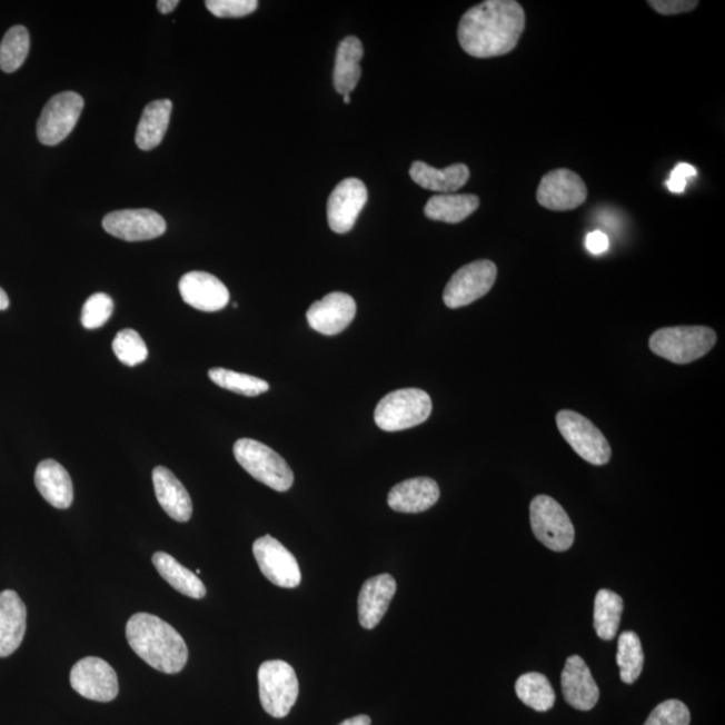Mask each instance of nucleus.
Masks as SVG:
<instances>
[{"mask_svg":"<svg viewBox=\"0 0 725 725\" xmlns=\"http://www.w3.org/2000/svg\"><path fill=\"white\" fill-rule=\"evenodd\" d=\"M526 12L516 0H487L466 11L458 24V42L475 58L500 57L519 43Z\"/></svg>","mask_w":725,"mask_h":725,"instance_id":"nucleus-1","label":"nucleus"},{"mask_svg":"<svg viewBox=\"0 0 725 725\" xmlns=\"http://www.w3.org/2000/svg\"><path fill=\"white\" fill-rule=\"evenodd\" d=\"M129 646L153 669L175 675L185 668L189 649L183 637L157 615L138 613L126 629Z\"/></svg>","mask_w":725,"mask_h":725,"instance_id":"nucleus-2","label":"nucleus"},{"mask_svg":"<svg viewBox=\"0 0 725 725\" xmlns=\"http://www.w3.org/2000/svg\"><path fill=\"white\" fill-rule=\"evenodd\" d=\"M717 335L708 327H671L650 336L652 352L676 365L703 358L715 347Z\"/></svg>","mask_w":725,"mask_h":725,"instance_id":"nucleus-3","label":"nucleus"},{"mask_svg":"<svg viewBox=\"0 0 725 725\" xmlns=\"http://www.w3.org/2000/svg\"><path fill=\"white\" fill-rule=\"evenodd\" d=\"M235 457L251 477L277 491L292 488L295 475L285 459L269 446L256 439H238Z\"/></svg>","mask_w":725,"mask_h":725,"instance_id":"nucleus-4","label":"nucleus"},{"mask_svg":"<svg viewBox=\"0 0 725 725\" xmlns=\"http://www.w3.org/2000/svg\"><path fill=\"white\" fill-rule=\"evenodd\" d=\"M433 411L430 395L419 388L387 394L375 410V423L385 431H400L426 423Z\"/></svg>","mask_w":725,"mask_h":725,"instance_id":"nucleus-5","label":"nucleus"},{"mask_svg":"<svg viewBox=\"0 0 725 725\" xmlns=\"http://www.w3.org/2000/svg\"><path fill=\"white\" fill-rule=\"evenodd\" d=\"M258 689L265 712L276 718L289 715L300 694L299 678L292 665L271 659L258 669Z\"/></svg>","mask_w":725,"mask_h":725,"instance_id":"nucleus-6","label":"nucleus"},{"mask_svg":"<svg viewBox=\"0 0 725 725\" xmlns=\"http://www.w3.org/2000/svg\"><path fill=\"white\" fill-rule=\"evenodd\" d=\"M530 527L537 540L555 553L573 547L575 529L565 508L553 497L536 496L529 505Z\"/></svg>","mask_w":725,"mask_h":725,"instance_id":"nucleus-7","label":"nucleus"},{"mask_svg":"<svg viewBox=\"0 0 725 725\" xmlns=\"http://www.w3.org/2000/svg\"><path fill=\"white\" fill-rule=\"evenodd\" d=\"M556 425L563 438L585 461L595 466L610 461V444L590 419L573 410H562L556 416Z\"/></svg>","mask_w":725,"mask_h":725,"instance_id":"nucleus-8","label":"nucleus"},{"mask_svg":"<svg viewBox=\"0 0 725 725\" xmlns=\"http://www.w3.org/2000/svg\"><path fill=\"white\" fill-rule=\"evenodd\" d=\"M497 267L489 260L465 265L450 278L444 290L445 306L450 309L463 308L480 300L494 288Z\"/></svg>","mask_w":725,"mask_h":725,"instance_id":"nucleus-9","label":"nucleus"},{"mask_svg":"<svg viewBox=\"0 0 725 725\" xmlns=\"http://www.w3.org/2000/svg\"><path fill=\"white\" fill-rule=\"evenodd\" d=\"M82 109L83 99L75 92L51 97L38 120V140L44 146L60 145L73 131Z\"/></svg>","mask_w":725,"mask_h":725,"instance_id":"nucleus-10","label":"nucleus"},{"mask_svg":"<svg viewBox=\"0 0 725 725\" xmlns=\"http://www.w3.org/2000/svg\"><path fill=\"white\" fill-rule=\"evenodd\" d=\"M70 685L88 701L109 703L119 695V678L115 669L99 657L80 659L70 672Z\"/></svg>","mask_w":725,"mask_h":725,"instance_id":"nucleus-11","label":"nucleus"},{"mask_svg":"<svg viewBox=\"0 0 725 725\" xmlns=\"http://www.w3.org/2000/svg\"><path fill=\"white\" fill-rule=\"evenodd\" d=\"M252 554L261 573L271 584L282 588H296L301 584V569L295 555L280 542L265 535L252 544Z\"/></svg>","mask_w":725,"mask_h":725,"instance_id":"nucleus-12","label":"nucleus"},{"mask_svg":"<svg viewBox=\"0 0 725 725\" xmlns=\"http://www.w3.org/2000/svg\"><path fill=\"white\" fill-rule=\"evenodd\" d=\"M536 199L548 210H575L586 202L587 187L578 173L559 168L544 175L537 187Z\"/></svg>","mask_w":725,"mask_h":725,"instance_id":"nucleus-13","label":"nucleus"},{"mask_svg":"<svg viewBox=\"0 0 725 725\" xmlns=\"http://www.w3.org/2000/svg\"><path fill=\"white\" fill-rule=\"evenodd\" d=\"M102 228L116 238L139 242L163 236L167 224L160 213L150 209L120 210L108 213L102 219Z\"/></svg>","mask_w":725,"mask_h":725,"instance_id":"nucleus-14","label":"nucleus"},{"mask_svg":"<svg viewBox=\"0 0 725 725\" xmlns=\"http://www.w3.org/2000/svg\"><path fill=\"white\" fill-rule=\"evenodd\" d=\"M368 191L365 183L356 178H348L332 191L328 199V225L338 235L351 231L367 203Z\"/></svg>","mask_w":725,"mask_h":725,"instance_id":"nucleus-15","label":"nucleus"},{"mask_svg":"<svg viewBox=\"0 0 725 725\" xmlns=\"http://www.w3.org/2000/svg\"><path fill=\"white\" fill-rule=\"evenodd\" d=\"M179 292L186 304L202 312H218L230 301L225 284L205 271H190L181 277Z\"/></svg>","mask_w":725,"mask_h":725,"instance_id":"nucleus-16","label":"nucleus"},{"mask_svg":"<svg viewBox=\"0 0 725 725\" xmlns=\"http://www.w3.org/2000/svg\"><path fill=\"white\" fill-rule=\"evenodd\" d=\"M356 302L351 296L341 292L329 294L309 307L307 320L321 335H338L355 319Z\"/></svg>","mask_w":725,"mask_h":725,"instance_id":"nucleus-17","label":"nucleus"},{"mask_svg":"<svg viewBox=\"0 0 725 725\" xmlns=\"http://www.w3.org/2000/svg\"><path fill=\"white\" fill-rule=\"evenodd\" d=\"M563 697L578 711H592L599 701V688L585 659L579 656L567 658L562 672Z\"/></svg>","mask_w":725,"mask_h":725,"instance_id":"nucleus-18","label":"nucleus"},{"mask_svg":"<svg viewBox=\"0 0 725 725\" xmlns=\"http://www.w3.org/2000/svg\"><path fill=\"white\" fill-rule=\"evenodd\" d=\"M397 593V582L390 574L374 576L362 584L359 594V623L367 630H373L384 619L391 600Z\"/></svg>","mask_w":725,"mask_h":725,"instance_id":"nucleus-19","label":"nucleus"},{"mask_svg":"<svg viewBox=\"0 0 725 725\" xmlns=\"http://www.w3.org/2000/svg\"><path fill=\"white\" fill-rule=\"evenodd\" d=\"M438 484L429 477L410 478L395 485L388 494V507L399 514H420L439 500Z\"/></svg>","mask_w":725,"mask_h":725,"instance_id":"nucleus-20","label":"nucleus"},{"mask_svg":"<svg viewBox=\"0 0 725 725\" xmlns=\"http://www.w3.org/2000/svg\"><path fill=\"white\" fill-rule=\"evenodd\" d=\"M28 626V610L16 592L0 593V658L9 657L21 646Z\"/></svg>","mask_w":725,"mask_h":725,"instance_id":"nucleus-21","label":"nucleus"},{"mask_svg":"<svg viewBox=\"0 0 725 725\" xmlns=\"http://www.w3.org/2000/svg\"><path fill=\"white\" fill-rule=\"evenodd\" d=\"M152 481L155 495L165 513L179 523L189 522L192 516V501L185 485L165 466L153 469Z\"/></svg>","mask_w":725,"mask_h":725,"instance_id":"nucleus-22","label":"nucleus"},{"mask_svg":"<svg viewBox=\"0 0 725 725\" xmlns=\"http://www.w3.org/2000/svg\"><path fill=\"white\" fill-rule=\"evenodd\" d=\"M36 487L50 505L58 509H68L73 504V483L68 470L54 459H44L37 466Z\"/></svg>","mask_w":725,"mask_h":725,"instance_id":"nucleus-23","label":"nucleus"},{"mask_svg":"<svg viewBox=\"0 0 725 725\" xmlns=\"http://www.w3.org/2000/svg\"><path fill=\"white\" fill-rule=\"evenodd\" d=\"M410 177L425 190L451 193L468 183L470 178L469 168L458 163L437 170L425 161H414L410 168Z\"/></svg>","mask_w":725,"mask_h":725,"instance_id":"nucleus-24","label":"nucleus"},{"mask_svg":"<svg viewBox=\"0 0 725 725\" xmlns=\"http://www.w3.org/2000/svg\"><path fill=\"white\" fill-rule=\"evenodd\" d=\"M362 56H365V49H362L359 38L347 37L340 42L334 70V86L339 95H351L358 86Z\"/></svg>","mask_w":725,"mask_h":725,"instance_id":"nucleus-25","label":"nucleus"},{"mask_svg":"<svg viewBox=\"0 0 725 725\" xmlns=\"http://www.w3.org/2000/svg\"><path fill=\"white\" fill-rule=\"evenodd\" d=\"M172 102L157 100L148 103L142 112L138 129H136V145L142 151H151L160 146L170 125Z\"/></svg>","mask_w":725,"mask_h":725,"instance_id":"nucleus-26","label":"nucleus"},{"mask_svg":"<svg viewBox=\"0 0 725 725\" xmlns=\"http://www.w3.org/2000/svg\"><path fill=\"white\" fill-rule=\"evenodd\" d=\"M480 206V198L470 193H441L431 197L425 206V216L431 221L459 224Z\"/></svg>","mask_w":725,"mask_h":725,"instance_id":"nucleus-27","label":"nucleus"},{"mask_svg":"<svg viewBox=\"0 0 725 725\" xmlns=\"http://www.w3.org/2000/svg\"><path fill=\"white\" fill-rule=\"evenodd\" d=\"M152 563L161 578L167 584H170L178 593L192 599H202L206 597L207 590L203 582L198 578L196 573L181 566L171 555L157 553L152 556Z\"/></svg>","mask_w":725,"mask_h":725,"instance_id":"nucleus-28","label":"nucleus"},{"mask_svg":"<svg viewBox=\"0 0 725 725\" xmlns=\"http://www.w3.org/2000/svg\"><path fill=\"white\" fill-rule=\"evenodd\" d=\"M624 614V599L617 593L602 588L594 602V629L604 640L617 636Z\"/></svg>","mask_w":725,"mask_h":725,"instance_id":"nucleus-29","label":"nucleus"},{"mask_svg":"<svg viewBox=\"0 0 725 725\" xmlns=\"http://www.w3.org/2000/svg\"><path fill=\"white\" fill-rule=\"evenodd\" d=\"M517 697L537 712H547L554 707L555 691L548 678L542 673H526L517 679L515 685Z\"/></svg>","mask_w":725,"mask_h":725,"instance_id":"nucleus-30","label":"nucleus"},{"mask_svg":"<svg viewBox=\"0 0 725 725\" xmlns=\"http://www.w3.org/2000/svg\"><path fill=\"white\" fill-rule=\"evenodd\" d=\"M645 655L643 644L634 632H624L619 636L617 664L620 671V679L627 685L637 682L643 673Z\"/></svg>","mask_w":725,"mask_h":725,"instance_id":"nucleus-31","label":"nucleus"},{"mask_svg":"<svg viewBox=\"0 0 725 725\" xmlns=\"http://www.w3.org/2000/svg\"><path fill=\"white\" fill-rule=\"evenodd\" d=\"M30 36L23 26H12L0 43V69L4 73H14L28 58Z\"/></svg>","mask_w":725,"mask_h":725,"instance_id":"nucleus-32","label":"nucleus"},{"mask_svg":"<svg viewBox=\"0 0 725 725\" xmlns=\"http://www.w3.org/2000/svg\"><path fill=\"white\" fill-rule=\"evenodd\" d=\"M209 378L219 387L231 393L257 397L269 390L267 380L251 377V375L226 370V368H211Z\"/></svg>","mask_w":725,"mask_h":725,"instance_id":"nucleus-33","label":"nucleus"},{"mask_svg":"<svg viewBox=\"0 0 725 725\" xmlns=\"http://www.w3.org/2000/svg\"><path fill=\"white\" fill-rule=\"evenodd\" d=\"M113 352L128 367L141 365L148 358V348L135 329H122L112 342Z\"/></svg>","mask_w":725,"mask_h":725,"instance_id":"nucleus-34","label":"nucleus"},{"mask_svg":"<svg viewBox=\"0 0 725 725\" xmlns=\"http://www.w3.org/2000/svg\"><path fill=\"white\" fill-rule=\"evenodd\" d=\"M115 304L106 294H96L83 304L81 322L87 329H97L103 326L113 314Z\"/></svg>","mask_w":725,"mask_h":725,"instance_id":"nucleus-35","label":"nucleus"},{"mask_svg":"<svg viewBox=\"0 0 725 725\" xmlns=\"http://www.w3.org/2000/svg\"><path fill=\"white\" fill-rule=\"evenodd\" d=\"M691 712L683 702L666 701L652 711L644 725H689Z\"/></svg>","mask_w":725,"mask_h":725,"instance_id":"nucleus-36","label":"nucleus"},{"mask_svg":"<svg viewBox=\"0 0 725 725\" xmlns=\"http://www.w3.org/2000/svg\"><path fill=\"white\" fill-rule=\"evenodd\" d=\"M206 8L217 18H242L258 8L257 0H207Z\"/></svg>","mask_w":725,"mask_h":725,"instance_id":"nucleus-37","label":"nucleus"},{"mask_svg":"<svg viewBox=\"0 0 725 725\" xmlns=\"http://www.w3.org/2000/svg\"><path fill=\"white\" fill-rule=\"evenodd\" d=\"M647 4L656 10L658 14L676 16L695 10L698 2L697 0H649Z\"/></svg>","mask_w":725,"mask_h":725,"instance_id":"nucleus-38","label":"nucleus"},{"mask_svg":"<svg viewBox=\"0 0 725 725\" xmlns=\"http://www.w3.org/2000/svg\"><path fill=\"white\" fill-rule=\"evenodd\" d=\"M697 175L696 168L691 165H678L675 170L672 171L671 178L666 181V186L672 192H683L685 190L686 183L691 178H695Z\"/></svg>","mask_w":725,"mask_h":725,"instance_id":"nucleus-39","label":"nucleus"},{"mask_svg":"<svg viewBox=\"0 0 725 725\" xmlns=\"http://www.w3.org/2000/svg\"><path fill=\"white\" fill-rule=\"evenodd\" d=\"M587 249L593 252V255H602L608 249L610 242H608V237L605 232L593 231L587 236L586 239Z\"/></svg>","mask_w":725,"mask_h":725,"instance_id":"nucleus-40","label":"nucleus"},{"mask_svg":"<svg viewBox=\"0 0 725 725\" xmlns=\"http://www.w3.org/2000/svg\"><path fill=\"white\" fill-rule=\"evenodd\" d=\"M161 14H170L179 6V0H159L157 3Z\"/></svg>","mask_w":725,"mask_h":725,"instance_id":"nucleus-41","label":"nucleus"},{"mask_svg":"<svg viewBox=\"0 0 725 725\" xmlns=\"http://www.w3.org/2000/svg\"><path fill=\"white\" fill-rule=\"evenodd\" d=\"M339 725H371V717L367 715H359L340 723Z\"/></svg>","mask_w":725,"mask_h":725,"instance_id":"nucleus-42","label":"nucleus"},{"mask_svg":"<svg viewBox=\"0 0 725 725\" xmlns=\"http://www.w3.org/2000/svg\"><path fill=\"white\" fill-rule=\"evenodd\" d=\"M10 306V300L8 294L4 292L2 288H0V310H6Z\"/></svg>","mask_w":725,"mask_h":725,"instance_id":"nucleus-43","label":"nucleus"},{"mask_svg":"<svg viewBox=\"0 0 725 725\" xmlns=\"http://www.w3.org/2000/svg\"><path fill=\"white\" fill-rule=\"evenodd\" d=\"M349 96H351V95L342 96V97H345V102H346V103H349V101H351V99H349Z\"/></svg>","mask_w":725,"mask_h":725,"instance_id":"nucleus-44","label":"nucleus"}]
</instances>
